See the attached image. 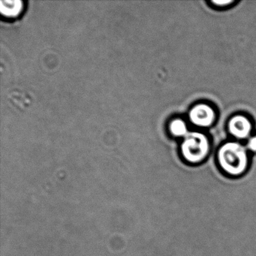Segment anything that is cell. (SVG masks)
<instances>
[{"label":"cell","instance_id":"obj_3","mask_svg":"<svg viewBox=\"0 0 256 256\" xmlns=\"http://www.w3.org/2000/svg\"><path fill=\"white\" fill-rule=\"evenodd\" d=\"M190 119L194 125L208 127L214 122L215 119V113L208 104H198L194 106L190 112Z\"/></svg>","mask_w":256,"mask_h":256},{"label":"cell","instance_id":"obj_8","mask_svg":"<svg viewBox=\"0 0 256 256\" xmlns=\"http://www.w3.org/2000/svg\"><path fill=\"white\" fill-rule=\"evenodd\" d=\"M214 4L218 6H226L228 5V4H230L233 2V1H214Z\"/></svg>","mask_w":256,"mask_h":256},{"label":"cell","instance_id":"obj_4","mask_svg":"<svg viewBox=\"0 0 256 256\" xmlns=\"http://www.w3.org/2000/svg\"><path fill=\"white\" fill-rule=\"evenodd\" d=\"M228 128L232 136L236 138L244 139L250 136L252 126L246 118L238 115L230 120Z\"/></svg>","mask_w":256,"mask_h":256},{"label":"cell","instance_id":"obj_7","mask_svg":"<svg viewBox=\"0 0 256 256\" xmlns=\"http://www.w3.org/2000/svg\"><path fill=\"white\" fill-rule=\"evenodd\" d=\"M247 148L250 150L256 152V137H253L250 139L248 144H247Z\"/></svg>","mask_w":256,"mask_h":256},{"label":"cell","instance_id":"obj_2","mask_svg":"<svg viewBox=\"0 0 256 256\" xmlns=\"http://www.w3.org/2000/svg\"><path fill=\"white\" fill-rule=\"evenodd\" d=\"M209 148V142L204 134L199 132H190L185 136L181 151L182 156L187 162L198 164L206 158Z\"/></svg>","mask_w":256,"mask_h":256},{"label":"cell","instance_id":"obj_6","mask_svg":"<svg viewBox=\"0 0 256 256\" xmlns=\"http://www.w3.org/2000/svg\"><path fill=\"white\" fill-rule=\"evenodd\" d=\"M170 131L176 136H186L187 132V127L185 122L181 120H174L170 124Z\"/></svg>","mask_w":256,"mask_h":256},{"label":"cell","instance_id":"obj_1","mask_svg":"<svg viewBox=\"0 0 256 256\" xmlns=\"http://www.w3.org/2000/svg\"><path fill=\"white\" fill-rule=\"evenodd\" d=\"M218 162L223 172L234 178L242 176L248 168L246 150L242 145L235 142H229L220 148Z\"/></svg>","mask_w":256,"mask_h":256},{"label":"cell","instance_id":"obj_5","mask_svg":"<svg viewBox=\"0 0 256 256\" xmlns=\"http://www.w3.org/2000/svg\"><path fill=\"white\" fill-rule=\"evenodd\" d=\"M22 1H1V12L6 16L14 17L22 10Z\"/></svg>","mask_w":256,"mask_h":256}]
</instances>
